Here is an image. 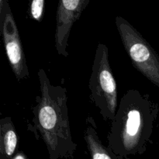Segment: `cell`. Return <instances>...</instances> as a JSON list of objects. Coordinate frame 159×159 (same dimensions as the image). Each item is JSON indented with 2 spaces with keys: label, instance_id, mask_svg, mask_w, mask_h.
I'll return each mask as SVG.
<instances>
[{
  "label": "cell",
  "instance_id": "277c9868",
  "mask_svg": "<svg viewBox=\"0 0 159 159\" xmlns=\"http://www.w3.org/2000/svg\"><path fill=\"white\" fill-rule=\"evenodd\" d=\"M115 24L126 52L138 71L159 89V56L141 34L123 17Z\"/></svg>",
  "mask_w": 159,
  "mask_h": 159
},
{
  "label": "cell",
  "instance_id": "9c48e42d",
  "mask_svg": "<svg viewBox=\"0 0 159 159\" xmlns=\"http://www.w3.org/2000/svg\"><path fill=\"white\" fill-rule=\"evenodd\" d=\"M45 1L44 0H33L30 2L29 7V13L33 20L40 22L44 15Z\"/></svg>",
  "mask_w": 159,
  "mask_h": 159
},
{
  "label": "cell",
  "instance_id": "52a82bcc",
  "mask_svg": "<svg viewBox=\"0 0 159 159\" xmlns=\"http://www.w3.org/2000/svg\"><path fill=\"white\" fill-rule=\"evenodd\" d=\"M18 145V135L10 117L0 120V159H12Z\"/></svg>",
  "mask_w": 159,
  "mask_h": 159
},
{
  "label": "cell",
  "instance_id": "ba28073f",
  "mask_svg": "<svg viewBox=\"0 0 159 159\" xmlns=\"http://www.w3.org/2000/svg\"><path fill=\"white\" fill-rule=\"evenodd\" d=\"M84 139L92 159H114L108 148L102 144L96 129L92 125H89L85 129Z\"/></svg>",
  "mask_w": 159,
  "mask_h": 159
},
{
  "label": "cell",
  "instance_id": "3957f363",
  "mask_svg": "<svg viewBox=\"0 0 159 159\" xmlns=\"http://www.w3.org/2000/svg\"><path fill=\"white\" fill-rule=\"evenodd\" d=\"M89 88L102 118L113 121L119 106L117 85L109 61L108 48L104 43H99L96 48Z\"/></svg>",
  "mask_w": 159,
  "mask_h": 159
},
{
  "label": "cell",
  "instance_id": "30bf717a",
  "mask_svg": "<svg viewBox=\"0 0 159 159\" xmlns=\"http://www.w3.org/2000/svg\"><path fill=\"white\" fill-rule=\"evenodd\" d=\"M12 159H26V156H25L24 154H23L22 152H18V153L12 158Z\"/></svg>",
  "mask_w": 159,
  "mask_h": 159
},
{
  "label": "cell",
  "instance_id": "6da1fadb",
  "mask_svg": "<svg viewBox=\"0 0 159 159\" xmlns=\"http://www.w3.org/2000/svg\"><path fill=\"white\" fill-rule=\"evenodd\" d=\"M158 106L148 94L130 89L121 98L107 135V148L114 159L141 155L152 136Z\"/></svg>",
  "mask_w": 159,
  "mask_h": 159
},
{
  "label": "cell",
  "instance_id": "8992f818",
  "mask_svg": "<svg viewBox=\"0 0 159 159\" xmlns=\"http://www.w3.org/2000/svg\"><path fill=\"white\" fill-rule=\"evenodd\" d=\"M89 0H60L56 12L54 40L58 55L68 57V38L71 28L87 7Z\"/></svg>",
  "mask_w": 159,
  "mask_h": 159
},
{
  "label": "cell",
  "instance_id": "7a4b0ae2",
  "mask_svg": "<svg viewBox=\"0 0 159 159\" xmlns=\"http://www.w3.org/2000/svg\"><path fill=\"white\" fill-rule=\"evenodd\" d=\"M37 76L40 96L33 109L34 125L46 144L50 159L73 157L77 144L71 134L66 89L52 85L43 68L39 69Z\"/></svg>",
  "mask_w": 159,
  "mask_h": 159
},
{
  "label": "cell",
  "instance_id": "5b68a950",
  "mask_svg": "<svg viewBox=\"0 0 159 159\" xmlns=\"http://www.w3.org/2000/svg\"><path fill=\"white\" fill-rule=\"evenodd\" d=\"M0 30L6 56L17 81L28 79L30 73L20 33L6 0H0Z\"/></svg>",
  "mask_w": 159,
  "mask_h": 159
}]
</instances>
